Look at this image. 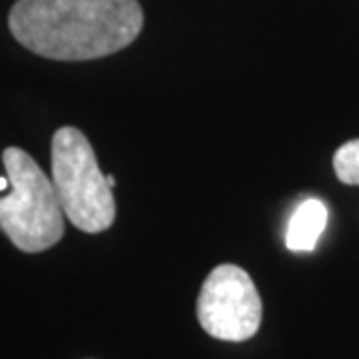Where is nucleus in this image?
Returning <instances> with one entry per match:
<instances>
[{
	"label": "nucleus",
	"mask_w": 359,
	"mask_h": 359,
	"mask_svg": "<svg viewBox=\"0 0 359 359\" xmlns=\"http://www.w3.org/2000/svg\"><path fill=\"white\" fill-rule=\"evenodd\" d=\"M334 172L339 182L359 186V138L346 142L335 150Z\"/></svg>",
	"instance_id": "nucleus-6"
},
{
	"label": "nucleus",
	"mask_w": 359,
	"mask_h": 359,
	"mask_svg": "<svg viewBox=\"0 0 359 359\" xmlns=\"http://www.w3.org/2000/svg\"><path fill=\"white\" fill-rule=\"evenodd\" d=\"M327 226V208L318 198L304 200L295 208L285 230V245L290 252H313Z\"/></svg>",
	"instance_id": "nucleus-5"
},
{
	"label": "nucleus",
	"mask_w": 359,
	"mask_h": 359,
	"mask_svg": "<svg viewBox=\"0 0 359 359\" xmlns=\"http://www.w3.org/2000/svg\"><path fill=\"white\" fill-rule=\"evenodd\" d=\"M2 164L13 190L0 198V231L26 254L50 250L65 236V210L54 182L22 148H6Z\"/></svg>",
	"instance_id": "nucleus-2"
},
{
	"label": "nucleus",
	"mask_w": 359,
	"mask_h": 359,
	"mask_svg": "<svg viewBox=\"0 0 359 359\" xmlns=\"http://www.w3.org/2000/svg\"><path fill=\"white\" fill-rule=\"evenodd\" d=\"M52 182L65 216L86 233L106 231L116 219V202L108 178L88 138L74 126L52 136Z\"/></svg>",
	"instance_id": "nucleus-3"
},
{
	"label": "nucleus",
	"mask_w": 359,
	"mask_h": 359,
	"mask_svg": "<svg viewBox=\"0 0 359 359\" xmlns=\"http://www.w3.org/2000/svg\"><path fill=\"white\" fill-rule=\"evenodd\" d=\"M106 178H108V184H110V188H114V186H116L114 176H106Z\"/></svg>",
	"instance_id": "nucleus-8"
},
{
	"label": "nucleus",
	"mask_w": 359,
	"mask_h": 359,
	"mask_svg": "<svg viewBox=\"0 0 359 359\" xmlns=\"http://www.w3.org/2000/svg\"><path fill=\"white\" fill-rule=\"evenodd\" d=\"M198 321L222 341H245L262 323V297L248 271L222 264L210 271L198 295Z\"/></svg>",
	"instance_id": "nucleus-4"
},
{
	"label": "nucleus",
	"mask_w": 359,
	"mask_h": 359,
	"mask_svg": "<svg viewBox=\"0 0 359 359\" xmlns=\"http://www.w3.org/2000/svg\"><path fill=\"white\" fill-rule=\"evenodd\" d=\"M11 186V182H8V178H0V190H6Z\"/></svg>",
	"instance_id": "nucleus-7"
},
{
	"label": "nucleus",
	"mask_w": 359,
	"mask_h": 359,
	"mask_svg": "<svg viewBox=\"0 0 359 359\" xmlns=\"http://www.w3.org/2000/svg\"><path fill=\"white\" fill-rule=\"evenodd\" d=\"M8 26L30 52L80 62L130 46L144 26V13L138 0H16Z\"/></svg>",
	"instance_id": "nucleus-1"
}]
</instances>
